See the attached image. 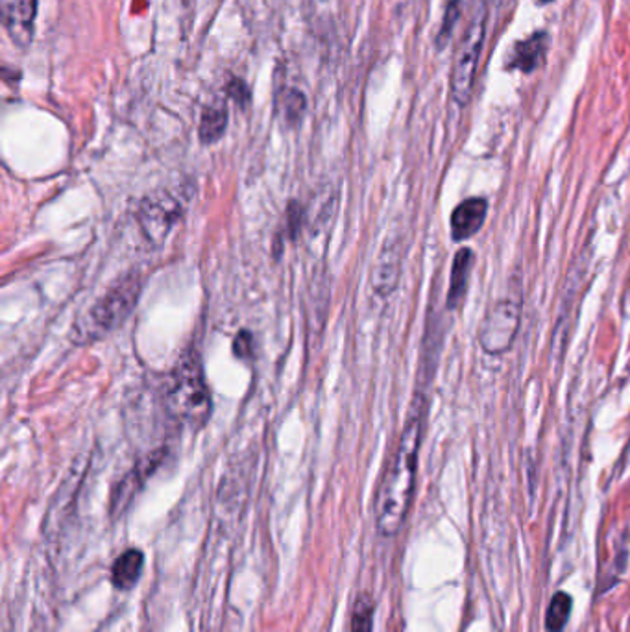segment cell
<instances>
[{
    "label": "cell",
    "instance_id": "cell-1",
    "mask_svg": "<svg viewBox=\"0 0 630 632\" xmlns=\"http://www.w3.org/2000/svg\"><path fill=\"white\" fill-rule=\"evenodd\" d=\"M423 398H418L377 492L376 523L385 536H394L404 528L407 512L411 509L423 439Z\"/></svg>",
    "mask_w": 630,
    "mask_h": 632
},
{
    "label": "cell",
    "instance_id": "cell-2",
    "mask_svg": "<svg viewBox=\"0 0 630 632\" xmlns=\"http://www.w3.org/2000/svg\"><path fill=\"white\" fill-rule=\"evenodd\" d=\"M165 409L176 422L189 428H202L211 417V395L197 355H186L168 377Z\"/></svg>",
    "mask_w": 630,
    "mask_h": 632
},
{
    "label": "cell",
    "instance_id": "cell-3",
    "mask_svg": "<svg viewBox=\"0 0 630 632\" xmlns=\"http://www.w3.org/2000/svg\"><path fill=\"white\" fill-rule=\"evenodd\" d=\"M141 295V278L137 274H126L119 279L104 298H100L93 308L89 309L86 319H81L75 328L76 341L80 344L93 343L102 335H108L119 328L130 317L137 306Z\"/></svg>",
    "mask_w": 630,
    "mask_h": 632
},
{
    "label": "cell",
    "instance_id": "cell-4",
    "mask_svg": "<svg viewBox=\"0 0 630 632\" xmlns=\"http://www.w3.org/2000/svg\"><path fill=\"white\" fill-rule=\"evenodd\" d=\"M486 32V12L480 8L475 13L468 32L464 35L463 45L458 48L452 76V97L458 106H466L474 93L475 76L479 67L480 51Z\"/></svg>",
    "mask_w": 630,
    "mask_h": 632
},
{
    "label": "cell",
    "instance_id": "cell-5",
    "mask_svg": "<svg viewBox=\"0 0 630 632\" xmlns=\"http://www.w3.org/2000/svg\"><path fill=\"white\" fill-rule=\"evenodd\" d=\"M520 322L521 303L512 298H501L488 309V313L480 322V348L490 355L509 352L520 330Z\"/></svg>",
    "mask_w": 630,
    "mask_h": 632
},
{
    "label": "cell",
    "instance_id": "cell-6",
    "mask_svg": "<svg viewBox=\"0 0 630 632\" xmlns=\"http://www.w3.org/2000/svg\"><path fill=\"white\" fill-rule=\"evenodd\" d=\"M181 215L179 200L167 191L157 192L152 197H146L141 203L137 221L146 239L152 243H162L173 230L174 222Z\"/></svg>",
    "mask_w": 630,
    "mask_h": 632
},
{
    "label": "cell",
    "instance_id": "cell-7",
    "mask_svg": "<svg viewBox=\"0 0 630 632\" xmlns=\"http://www.w3.org/2000/svg\"><path fill=\"white\" fill-rule=\"evenodd\" d=\"M37 0H0V18L8 35L19 47H26L34 40Z\"/></svg>",
    "mask_w": 630,
    "mask_h": 632
},
{
    "label": "cell",
    "instance_id": "cell-8",
    "mask_svg": "<svg viewBox=\"0 0 630 632\" xmlns=\"http://www.w3.org/2000/svg\"><path fill=\"white\" fill-rule=\"evenodd\" d=\"M401 278V244L398 241H388L379 252L374 273H372V287L379 297L393 295Z\"/></svg>",
    "mask_w": 630,
    "mask_h": 632
},
{
    "label": "cell",
    "instance_id": "cell-9",
    "mask_svg": "<svg viewBox=\"0 0 630 632\" xmlns=\"http://www.w3.org/2000/svg\"><path fill=\"white\" fill-rule=\"evenodd\" d=\"M486 215H488V202L485 198H466L458 203L452 213V237L457 243L468 241L480 232L485 226Z\"/></svg>",
    "mask_w": 630,
    "mask_h": 632
},
{
    "label": "cell",
    "instance_id": "cell-10",
    "mask_svg": "<svg viewBox=\"0 0 630 632\" xmlns=\"http://www.w3.org/2000/svg\"><path fill=\"white\" fill-rule=\"evenodd\" d=\"M475 254L474 250L461 248L455 257H453L452 265V281H450V290H447V308L458 309L463 306L464 298L468 295L469 278H472V270H474Z\"/></svg>",
    "mask_w": 630,
    "mask_h": 632
},
{
    "label": "cell",
    "instance_id": "cell-11",
    "mask_svg": "<svg viewBox=\"0 0 630 632\" xmlns=\"http://www.w3.org/2000/svg\"><path fill=\"white\" fill-rule=\"evenodd\" d=\"M550 47V35L545 32H537L526 41L516 43L512 53L509 54L510 69H520L523 73H532L538 65L542 64L545 53Z\"/></svg>",
    "mask_w": 630,
    "mask_h": 632
},
{
    "label": "cell",
    "instance_id": "cell-12",
    "mask_svg": "<svg viewBox=\"0 0 630 632\" xmlns=\"http://www.w3.org/2000/svg\"><path fill=\"white\" fill-rule=\"evenodd\" d=\"M157 465H159V457L152 455V457L146 458L145 463H140V465L135 466V470L130 472V474L122 479L121 485H119L115 494H113V501H111L113 512L121 514V512L126 509L128 503L132 501L133 496L140 490L143 481H145L146 477L151 476L152 470H154Z\"/></svg>",
    "mask_w": 630,
    "mask_h": 632
},
{
    "label": "cell",
    "instance_id": "cell-13",
    "mask_svg": "<svg viewBox=\"0 0 630 632\" xmlns=\"http://www.w3.org/2000/svg\"><path fill=\"white\" fill-rule=\"evenodd\" d=\"M143 564L145 557L140 550H128L122 553L121 557L117 558L111 569V583L119 590H128L132 588L137 579H140L141 572H143Z\"/></svg>",
    "mask_w": 630,
    "mask_h": 632
},
{
    "label": "cell",
    "instance_id": "cell-14",
    "mask_svg": "<svg viewBox=\"0 0 630 632\" xmlns=\"http://www.w3.org/2000/svg\"><path fill=\"white\" fill-rule=\"evenodd\" d=\"M228 126V110L224 106H209L200 121V141L206 145L217 143Z\"/></svg>",
    "mask_w": 630,
    "mask_h": 632
},
{
    "label": "cell",
    "instance_id": "cell-15",
    "mask_svg": "<svg viewBox=\"0 0 630 632\" xmlns=\"http://www.w3.org/2000/svg\"><path fill=\"white\" fill-rule=\"evenodd\" d=\"M570 614H572V598L566 592L555 594V598L551 599L548 614H545V629H548V632L566 631Z\"/></svg>",
    "mask_w": 630,
    "mask_h": 632
},
{
    "label": "cell",
    "instance_id": "cell-16",
    "mask_svg": "<svg viewBox=\"0 0 630 632\" xmlns=\"http://www.w3.org/2000/svg\"><path fill=\"white\" fill-rule=\"evenodd\" d=\"M374 629V601L368 594H361L353 607L352 632H372Z\"/></svg>",
    "mask_w": 630,
    "mask_h": 632
},
{
    "label": "cell",
    "instance_id": "cell-17",
    "mask_svg": "<svg viewBox=\"0 0 630 632\" xmlns=\"http://www.w3.org/2000/svg\"><path fill=\"white\" fill-rule=\"evenodd\" d=\"M233 352L241 359H250L252 354H254V336L250 335L248 331L244 330L235 336V343H233Z\"/></svg>",
    "mask_w": 630,
    "mask_h": 632
},
{
    "label": "cell",
    "instance_id": "cell-18",
    "mask_svg": "<svg viewBox=\"0 0 630 632\" xmlns=\"http://www.w3.org/2000/svg\"><path fill=\"white\" fill-rule=\"evenodd\" d=\"M540 2H542V4H548V2H553V0H540Z\"/></svg>",
    "mask_w": 630,
    "mask_h": 632
}]
</instances>
